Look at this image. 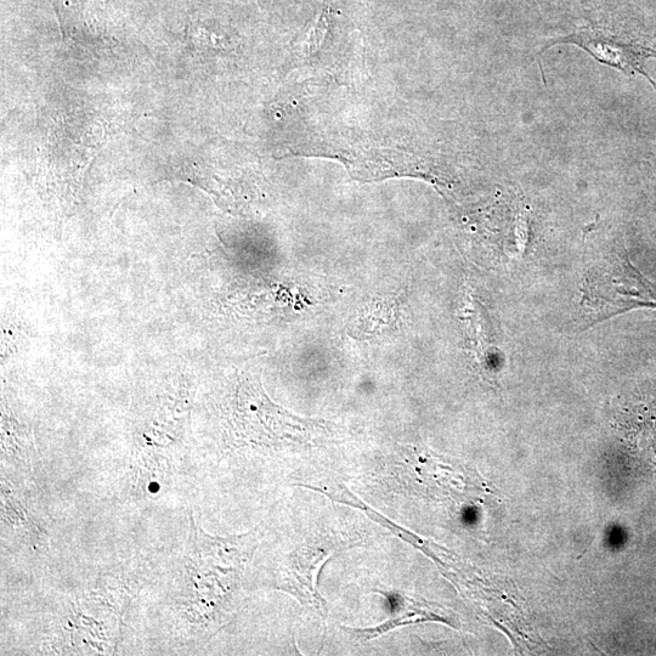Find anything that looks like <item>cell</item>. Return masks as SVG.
<instances>
[{
	"mask_svg": "<svg viewBox=\"0 0 656 656\" xmlns=\"http://www.w3.org/2000/svg\"><path fill=\"white\" fill-rule=\"evenodd\" d=\"M581 294L587 326L632 310H656V287L633 267L624 251L613 247L607 251L588 248Z\"/></svg>",
	"mask_w": 656,
	"mask_h": 656,
	"instance_id": "cell-2",
	"label": "cell"
},
{
	"mask_svg": "<svg viewBox=\"0 0 656 656\" xmlns=\"http://www.w3.org/2000/svg\"><path fill=\"white\" fill-rule=\"evenodd\" d=\"M229 435L236 446L256 448H310L328 443L335 424L291 414L273 403L260 381L241 378L228 410Z\"/></svg>",
	"mask_w": 656,
	"mask_h": 656,
	"instance_id": "cell-1",
	"label": "cell"
},
{
	"mask_svg": "<svg viewBox=\"0 0 656 656\" xmlns=\"http://www.w3.org/2000/svg\"><path fill=\"white\" fill-rule=\"evenodd\" d=\"M565 42L580 45L582 49H585L592 58H595L601 64L612 66L614 69L626 73V75L638 73V75L646 77L656 89L653 79L643 69L644 62L647 59L653 58V56L656 58V53L652 50L644 48L642 45L622 42L613 37L608 38L597 35V33L571 38Z\"/></svg>",
	"mask_w": 656,
	"mask_h": 656,
	"instance_id": "cell-3",
	"label": "cell"
}]
</instances>
